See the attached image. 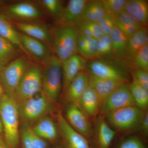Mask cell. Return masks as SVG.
<instances>
[{"instance_id": "obj_36", "label": "cell", "mask_w": 148, "mask_h": 148, "mask_svg": "<svg viewBox=\"0 0 148 148\" xmlns=\"http://www.w3.org/2000/svg\"><path fill=\"white\" fill-rule=\"evenodd\" d=\"M116 148H147V147L140 138L132 136L122 141Z\"/></svg>"}, {"instance_id": "obj_25", "label": "cell", "mask_w": 148, "mask_h": 148, "mask_svg": "<svg viewBox=\"0 0 148 148\" xmlns=\"http://www.w3.org/2000/svg\"><path fill=\"white\" fill-rule=\"evenodd\" d=\"M106 13L100 1H92L88 2L83 12L81 20L98 23Z\"/></svg>"}, {"instance_id": "obj_30", "label": "cell", "mask_w": 148, "mask_h": 148, "mask_svg": "<svg viewBox=\"0 0 148 148\" xmlns=\"http://www.w3.org/2000/svg\"><path fill=\"white\" fill-rule=\"evenodd\" d=\"M76 25L80 34L92 37L97 40L104 35L97 22L81 20Z\"/></svg>"}, {"instance_id": "obj_3", "label": "cell", "mask_w": 148, "mask_h": 148, "mask_svg": "<svg viewBox=\"0 0 148 148\" xmlns=\"http://www.w3.org/2000/svg\"><path fill=\"white\" fill-rule=\"evenodd\" d=\"M44 64L42 92L53 104L58 101L62 88V62L53 55Z\"/></svg>"}, {"instance_id": "obj_46", "label": "cell", "mask_w": 148, "mask_h": 148, "mask_svg": "<svg viewBox=\"0 0 148 148\" xmlns=\"http://www.w3.org/2000/svg\"><path fill=\"white\" fill-rule=\"evenodd\" d=\"M53 148H64V147L62 146L57 145L53 147Z\"/></svg>"}, {"instance_id": "obj_17", "label": "cell", "mask_w": 148, "mask_h": 148, "mask_svg": "<svg viewBox=\"0 0 148 148\" xmlns=\"http://www.w3.org/2000/svg\"><path fill=\"white\" fill-rule=\"evenodd\" d=\"M89 79L87 73L82 71L78 74L65 90L66 98L68 103L76 104L79 107L81 97L88 86Z\"/></svg>"}, {"instance_id": "obj_14", "label": "cell", "mask_w": 148, "mask_h": 148, "mask_svg": "<svg viewBox=\"0 0 148 148\" xmlns=\"http://www.w3.org/2000/svg\"><path fill=\"white\" fill-rule=\"evenodd\" d=\"M87 3L86 0H70L57 21L60 25L75 26L80 21Z\"/></svg>"}, {"instance_id": "obj_21", "label": "cell", "mask_w": 148, "mask_h": 148, "mask_svg": "<svg viewBox=\"0 0 148 148\" xmlns=\"http://www.w3.org/2000/svg\"><path fill=\"white\" fill-rule=\"evenodd\" d=\"M96 134L95 148H110L115 131L101 117L96 121Z\"/></svg>"}, {"instance_id": "obj_43", "label": "cell", "mask_w": 148, "mask_h": 148, "mask_svg": "<svg viewBox=\"0 0 148 148\" xmlns=\"http://www.w3.org/2000/svg\"><path fill=\"white\" fill-rule=\"evenodd\" d=\"M5 92L3 89L2 86L0 82V103L1 102L3 96L4 95Z\"/></svg>"}, {"instance_id": "obj_7", "label": "cell", "mask_w": 148, "mask_h": 148, "mask_svg": "<svg viewBox=\"0 0 148 148\" xmlns=\"http://www.w3.org/2000/svg\"><path fill=\"white\" fill-rule=\"evenodd\" d=\"M144 113L136 106H128L106 115L111 125L119 130H130L138 127Z\"/></svg>"}, {"instance_id": "obj_31", "label": "cell", "mask_w": 148, "mask_h": 148, "mask_svg": "<svg viewBox=\"0 0 148 148\" xmlns=\"http://www.w3.org/2000/svg\"><path fill=\"white\" fill-rule=\"evenodd\" d=\"M102 3L106 13L116 17L125 11L126 0H102Z\"/></svg>"}, {"instance_id": "obj_2", "label": "cell", "mask_w": 148, "mask_h": 148, "mask_svg": "<svg viewBox=\"0 0 148 148\" xmlns=\"http://www.w3.org/2000/svg\"><path fill=\"white\" fill-rule=\"evenodd\" d=\"M79 36L75 26L60 25L55 29L51 46L54 55L62 63L77 52Z\"/></svg>"}, {"instance_id": "obj_37", "label": "cell", "mask_w": 148, "mask_h": 148, "mask_svg": "<svg viewBox=\"0 0 148 148\" xmlns=\"http://www.w3.org/2000/svg\"><path fill=\"white\" fill-rule=\"evenodd\" d=\"M132 75L133 79L148 90V71L137 68L133 70Z\"/></svg>"}, {"instance_id": "obj_22", "label": "cell", "mask_w": 148, "mask_h": 148, "mask_svg": "<svg viewBox=\"0 0 148 148\" xmlns=\"http://www.w3.org/2000/svg\"><path fill=\"white\" fill-rule=\"evenodd\" d=\"M125 11L143 27L147 24L148 4L147 1L145 0L127 1Z\"/></svg>"}, {"instance_id": "obj_18", "label": "cell", "mask_w": 148, "mask_h": 148, "mask_svg": "<svg viewBox=\"0 0 148 148\" xmlns=\"http://www.w3.org/2000/svg\"><path fill=\"white\" fill-rule=\"evenodd\" d=\"M101 102L94 89L89 84L83 92L79 108L87 116L96 117L100 112Z\"/></svg>"}, {"instance_id": "obj_5", "label": "cell", "mask_w": 148, "mask_h": 148, "mask_svg": "<svg viewBox=\"0 0 148 148\" xmlns=\"http://www.w3.org/2000/svg\"><path fill=\"white\" fill-rule=\"evenodd\" d=\"M42 71L34 63H29L16 89L14 99L19 103L42 91Z\"/></svg>"}, {"instance_id": "obj_33", "label": "cell", "mask_w": 148, "mask_h": 148, "mask_svg": "<svg viewBox=\"0 0 148 148\" xmlns=\"http://www.w3.org/2000/svg\"><path fill=\"white\" fill-rule=\"evenodd\" d=\"M40 4L51 15L58 19L64 9L62 2L59 0H42Z\"/></svg>"}, {"instance_id": "obj_38", "label": "cell", "mask_w": 148, "mask_h": 148, "mask_svg": "<svg viewBox=\"0 0 148 148\" xmlns=\"http://www.w3.org/2000/svg\"><path fill=\"white\" fill-rule=\"evenodd\" d=\"M116 21L125 25H129L141 29L145 27L138 23L135 18L130 16L125 11L122 12L116 17Z\"/></svg>"}, {"instance_id": "obj_45", "label": "cell", "mask_w": 148, "mask_h": 148, "mask_svg": "<svg viewBox=\"0 0 148 148\" xmlns=\"http://www.w3.org/2000/svg\"><path fill=\"white\" fill-rule=\"evenodd\" d=\"M4 1H0V11L2 9L3 6Z\"/></svg>"}, {"instance_id": "obj_20", "label": "cell", "mask_w": 148, "mask_h": 148, "mask_svg": "<svg viewBox=\"0 0 148 148\" xmlns=\"http://www.w3.org/2000/svg\"><path fill=\"white\" fill-rule=\"evenodd\" d=\"M14 24L21 33L39 40L43 43L50 44L51 45L50 34L45 26L34 23L21 22H14Z\"/></svg>"}, {"instance_id": "obj_10", "label": "cell", "mask_w": 148, "mask_h": 148, "mask_svg": "<svg viewBox=\"0 0 148 148\" xmlns=\"http://www.w3.org/2000/svg\"><path fill=\"white\" fill-rule=\"evenodd\" d=\"M88 73L98 78L127 82L123 69L106 61L97 60L90 61L88 64Z\"/></svg>"}, {"instance_id": "obj_41", "label": "cell", "mask_w": 148, "mask_h": 148, "mask_svg": "<svg viewBox=\"0 0 148 148\" xmlns=\"http://www.w3.org/2000/svg\"><path fill=\"white\" fill-rule=\"evenodd\" d=\"M138 128L143 136L147 137L148 132V113L147 111L144 113L143 117L141 120Z\"/></svg>"}, {"instance_id": "obj_16", "label": "cell", "mask_w": 148, "mask_h": 148, "mask_svg": "<svg viewBox=\"0 0 148 148\" xmlns=\"http://www.w3.org/2000/svg\"><path fill=\"white\" fill-rule=\"evenodd\" d=\"M32 127L35 134L47 142L55 143L59 138L58 125L48 115L38 120Z\"/></svg>"}, {"instance_id": "obj_35", "label": "cell", "mask_w": 148, "mask_h": 148, "mask_svg": "<svg viewBox=\"0 0 148 148\" xmlns=\"http://www.w3.org/2000/svg\"><path fill=\"white\" fill-rule=\"evenodd\" d=\"M98 23L103 34L109 35L116 26V19L115 16L106 13Z\"/></svg>"}, {"instance_id": "obj_8", "label": "cell", "mask_w": 148, "mask_h": 148, "mask_svg": "<svg viewBox=\"0 0 148 148\" xmlns=\"http://www.w3.org/2000/svg\"><path fill=\"white\" fill-rule=\"evenodd\" d=\"M136 106L126 84L118 88L103 101L100 113L106 115L110 112L128 106Z\"/></svg>"}, {"instance_id": "obj_9", "label": "cell", "mask_w": 148, "mask_h": 148, "mask_svg": "<svg viewBox=\"0 0 148 148\" xmlns=\"http://www.w3.org/2000/svg\"><path fill=\"white\" fill-rule=\"evenodd\" d=\"M57 117L64 148H92L87 138L70 125L61 112L58 113Z\"/></svg>"}, {"instance_id": "obj_27", "label": "cell", "mask_w": 148, "mask_h": 148, "mask_svg": "<svg viewBox=\"0 0 148 148\" xmlns=\"http://www.w3.org/2000/svg\"><path fill=\"white\" fill-rule=\"evenodd\" d=\"M0 36L8 40L17 47L19 48L26 53L20 42L18 32H16L14 29L12 25H11L9 21L3 15L1 14Z\"/></svg>"}, {"instance_id": "obj_1", "label": "cell", "mask_w": 148, "mask_h": 148, "mask_svg": "<svg viewBox=\"0 0 148 148\" xmlns=\"http://www.w3.org/2000/svg\"><path fill=\"white\" fill-rule=\"evenodd\" d=\"M0 116L3 127L4 138L11 148H19L20 132L18 103L5 94L0 103Z\"/></svg>"}, {"instance_id": "obj_40", "label": "cell", "mask_w": 148, "mask_h": 148, "mask_svg": "<svg viewBox=\"0 0 148 148\" xmlns=\"http://www.w3.org/2000/svg\"><path fill=\"white\" fill-rule=\"evenodd\" d=\"M116 26L118 29L129 38L138 30L140 29L132 26L125 25L116 21Z\"/></svg>"}, {"instance_id": "obj_34", "label": "cell", "mask_w": 148, "mask_h": 148, "mask_svg": "<svg viewBox=\"0 0 148 148\" xmlns=\"http://www.w3.org/2000/svg\"><path fill=\"white\" fill-rule=\"evenodd\" d=\"M132 60L137 68L148 71V44L137 52Z\"/></svg>"}, {"instance_id": "obj_15", "label": "cell", "mask_w": 148, "mask_h": 148, "mask_svg": "<svg viewBox=\"0 0 148 148\" xmlns=\"http://www.w3.org/2000/svg\"><path fill=\"white\" fill-rule=\"evenodd\" d=\"M7 15L17 19L32 20L42 16L40 11L32 3L23 2L14 4L5 9Z\"/></svg>"}, {"instance_id": "obj_23", "label": "cell", "mask_w": 148, "mask_h": 148, "mask_svg": "<svg viewBox=\"0 0 148 148\" xmlns=\"http://www.w3.org/2000/svg\"><path fill=\"white\" fill-rule=\"evenodd\" d=\"M148 32L145 27L138 30L129 38L124 56L129 60H132L137 52L148 44Z\"/></svg>"}, {"instance_id": "obj_29", "label": "cell", "mask_w": 148, "mask_h": 148, "mask_svg": "<svg viewBox=\"0 0 148 148\" xmlns=\"http://www.w3.org/2000/svg\"><path fill=\"white\" fill-rule=\"evenodd\" d=\"M109 36L112 40L113 52L118 56H124L129 38L125 35L116 26Z\"/></svg>"}, {"instance_id": "obj_32", "label": "cell", "mask_w": 148, "mask_h": 148, "mask_svg": "<svg viewBox=\"0 0 148 148\" xmlns=\"http://www.w3.org/2000/svg\"><path fill=\"white\" fill-rule=\"evenodd\" d=\"M113 52L112 45L109 35H103L98 40L95 58L106 56Z\"/></svg>"}, {"instance_id": "obj_4", "label": "cell", "mask_w": 148, "mask_h": 148, "mask_svg": "<svg viewBox=\"0 0 148 148\" xmlns=\"http://www.w3.org/2000/svg\"><path fill=\"white\" fill-rule=\"evenodd\" d=\"M53 103L42 92L18 103L19 118L30 123L47 116L53 110Z\"/></svg>"}, {"instance_id": "obj_6", "label": "cell", "mask_w": 148, "mask_h": 148, "mask_svg": "<svg viewBox=\"0 0 148 148\" xmlns=\"http://www.w3.org/2000/svg\"><path fill=\"white\" fill-rule=\"evenodd\" d=\"M29 62L18 57L5 67L0 73V82L5 94L14 99L16 89Z\"/></svg>"}, {"instance_id": "obj_26", "label": "cell", "mask_w": 148, "mask_h": 148, "mask_svg": "<svg viewBox=\"0 0 148 148\" xmlns=\"http://www.w3.org/2000/svg\"><path fill=\"white\" fill-rule=\"evenodd\" d=\"M98 40L92 37L80 34L77 41V52L88 59L95 58Z\"/></svg>"}, {"instance_id": "obj_13", "label": "cell", "mask_w": 148, "mask_h": 148, "mask_svg": "<svg viewBox=\"0 0 148 148\" xmlns=\"http://www.w3.org/2000/svg\"><path fill=\"white\" fill-rule=\"evenodd\" d=\"M86 65L84 59L77 53L62 62V86L64 91L78 74L83 71Z\"/></svg>"}, {"instance_id": "obj_44", "label": "cell", "mask_w": 148, "mask_h": 148, "mask_svg": "<svg viewBox=\"0 0 148 148\" xmlns=\"http://www.w3.org/2000/svg\"><path fill=\"white\" fill-rule=\"evenodd\" d=\"M3 134V127L1 119L0 116V136H2Z\"/></svg>"}, {"instance_id": "obj_19", "label": "cell", "mask_w": 148, "mask_h": 148, "mask_svg": "<svg viewBox=\"0 0 148 148\" xmlns=\"http://www.w3.org/2000/svg\"><path fill=\"white\" fill-rule=\"evenodd\" d=\"M89 79L88 84L94 89L102 102L108 95L118 88L126 84L125 82L114 80L98 78L88 73Z\"/></svg>"}, {"instance_id": "obj_11", "label": "cell", "mask_w": 148, "mask_h": 148, "mask_svg": "<svg viewBox=\"0 0 148 148\" xmlns=\"http://www.w3.org/2000/svg\"><path fill=\"white\" fill-rule=\"evenodd\" d=\"M66 121L74 130L86 138L92 136V127L87 116L76 104L69 103L65 110Z\"/></svg>"}, {"instance_id": "obj_24", "label": "cell", "mask_w": 148, "mask_h": 148, "mask_svg": "<svg viewBox=\"0 0 148 148\" xmlns=\"http://www.w3.org/2000/svg\"><path fill=\"white\" fill-rule=\"evenodd\" d=\"M17 47L0 36V73L5 67L17 58Z\"/></svg>"}, {"instance_id": "obj_39", "label": "cell", "mask_w": 148, "mask_h": 148, "mask_svg": "<svg viewBox=\"0 0 148 148\" xmlns=\"http://www.w3.org/2000/svg\"><path fill=\"white\" fill-rule=\"evenodd\" d=\"M48 142L35 134L32 130V148H48Z\"/></svg>"}, {"instance_id": "obj_12", "label": "cell", "mask_w": 148, "mask_h": 148, "mask_svg": "<svg viewBox=\"0 0 148 148\" xmlns=\"http://www.w3.org/2000/svg\"><path fill=\"white\" fill-rule=\"evenodd\" d=\"M20 42L25 52L32 57L45 63L51 55L47 47L39 40L18 32Z\"/></svg>"}, {"instance_id": "obj_42", "label": "cell", "mask_w": 148, "mask_h": 148, "mask_svg": "<svg viewBox=\"0 0 148 148\" xmlns=\"http://www.w3.org/2000/svg\"><path fill=\"white\" fill-rule=\"evenodd\" d=\"M0 148H11L3 136H0Z\"/></svg>"}, {"instance_id": "obj_28", "label": "cell", "mask_w": 148, "mask_h": 148, "mask_svg": "<svg viewBox=\"0 0 148 148\" xmlns=\"http://www.w3.org/2000/svg\"><path fill=\"white\" fill-rule=\"evenodd\" d=\"M128 87L136 106L141 110H146L148 106V90L141 86L133 79Z\"/></svg>"}]
</instances>
